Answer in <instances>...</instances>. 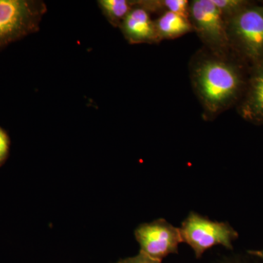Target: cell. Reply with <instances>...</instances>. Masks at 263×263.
<instances>
[{
	"label": "cell",
	"instance_id": "cell-1",
	"mask_svg": "<svg viewBox=\"0 0 263 263\" xmlns=\"http://www.w3.org/2000/svg\"><path fill=\"white\" fill-rule=\"evenodd\" d=\"M249 68L234 53L219 56L204 47L195 52L189 72L204 120L214 121L237 106L245 93Z\"/></svg>",
	"mask_w": 263,
	"mask_h": 263
},
{
	"label": "cell",
	"instance_id": "cell-2",
	"mask_svg": "<svg viewBox=\"0 0 263 263\" xmlns=\"http://www.w3.org/2000/svg\"><path fill=\"white\" fill-rule=\"evenodd\" d=\"M230 49L249 67L263 59V2L250 3L226 21Z\"/></svg>",
	"mask_w": 263,
	"mask_h": 263
},
{
	"label": "cell",
	"instance_id": "cell-3",
	"mask_svg": "<svg viewBox=\"0 0 263 263\" xmlns=\"http://www.w3.org/2000/svg\"><path fill=\"white\" fill-rule=\"evenodd\" d=\"M46 12L41 0H0V51L39 31Z\"/></svg>",
	"mask_w": 263,
	"mask_h": 263
},
{
	"label": "cell",
	"instance_id": "cell-4",
	"mask_svg": "<svg viewBox=\"0 0 263 263\" xmlns=\"http://www.w3.org/2000/svg\"><path fill=\"white\" fill-rule=\"evenodd\" d=\"M189 19L203 47L214 54H231L226 22L212 0L190 2Z\"/></svg>",
	"mask_w": 263,
	"mask_h": 263
},
{
	"label": "cell",
	"instance_id": "cell-5",
	"mask_svg": "<svg viewBox=\"0 0 263 263\" xmlns=\"http://www.w3.org/2000/svg\"><path fill=\"white\" fill-rule=\"evenodd\" d=\"M179 229L182 242L192 247L197 258L214 246L232 249V242L237 238L236 232L228 223L209 220L194 212L183 221Z\"/></svg>",
	"mask_w": 263,
	"mask_h": 263
},
{
	"label": "cell",
	"instance_id": "cell-6",
	"mask_svg": "<svg viewBox=\"0 0 263 263\" xmlns=\"http://www.w3.org/2000/svg\"><path fill=\"white\" fill-rule=\"evenodd\" d=\"M135 236L141 247L140 252L160 262L169 254L177 253L182 242L179 228L164 219L141 224L135 231Z\"/></svg>",
	"mask_w": 263,
	"mask_h": 263
},
{
	"label": "cell",
	"instance_id": "cell-7",
	"mask_svg": "<svg viewBox=\"0 0 263 263\" xmlns=\"http://www.w3.org/2000/svg\"><path fill=\"white\" fill-rule=\"evenodd\" d=\"M236 108L247 122L263 124V59L249 68L245 93Z\"/></svg>",
	"mask_w": 263,
	"mask_h": 263
},
{
	"label": "cell",
	"instance_id": "cell-8",
	"mask_svg": "<svg viewBox=\"0 0 263 263\" xmlns=\"http://www.w3.org/2000/svg\"><path fill=\"white\" fill-rule=\"evenodd\" d=\"M151 15L136 0V6L119 27L129 44H158L161 42L156 30L155 20H152Z\"/></svg>",
	"mask_w": 263,
	"mask_h": 263
},
{
	"label": "cell",
	"instance_id": "cell-9",
	"mask_svg": "<svg viewBox=\"0 0 263 263\" xmlns=\"http://www.w3.org/2000/svg\"><path fill=\"white\" fill-rule=\"evenodd\" d=\"M155 24L160 41L177 39L193 32V26L189 18L172 12L161 14L155 20Z\"/></svg>",
	"mask_w": 263,
	"mask_h": 263
},
{
	"label": "cell",
	"instance_id": "cell-10",
	"mask_svg": "<svg viewBox=\"0 0 263 263\" xmlns=\"http://www.w3.org/2000/svg\"><path fill=\"white\" fill-rule=\"evenodd\" d=\"M98 3L109 24L119 28L128 13L136 6V0H100Z\"/></svg>",
	"mask_w": 263,
	"mask_h": 263
},
{
	"label": "cell",
	"instance_id": "cell-11",
	"mask_svg": "<svg viewBox=\"0 0 263 263\" xmlns=\"http://www.w3.org/2000/svg\"><path fill=\"white\" fill-rule=\"evenodd\" d=\"M139 4L152 14L172 12L189 18L190 2L187 0H138Z\"/></svg>",
	"mask_w": 263,
	"mask_h": 263
},
{
	"label": "cell",
	"instance_id": "cell-12",
	"mask_svg": "<svg viewBox=\"0 0 263 263\" xmlns=\"http://www.w3.org/2000/svg\"><path fill=\"white\" fill-rule=\"evenodd\" d=\"M226 22L241 11L252 1L249 0H212Z\"/></svg>",
	"mask_w": 263,
	"mask_h": 263
},
{
	"label": "cell",
	"instance_id": "cell-13",
	"mask_svg": "<svg viewBox=\"0 0 263 263\" xmlns=\"http://www.w3.org/2000/svg\"><path fill=\"white\" fill-rule=\"evenodd\" d=\"M10 140L8 133L0 127V167L9 156Z\"/></svg>",
	"mask_w": 263,
	"mask_h": 263
},
{
	"label": "cell",
	"instance_id": "cell-14",
	"mask_svg": "<svg viewBox=\"0 0 263 263\" xmlns=\"http://www.w3.org/2000/svg\"><path fill=\"white\" fill-rule=\"evenodd\" d=\"M116 263H162V262L150 258L148 256L139 252V254L136 256V257L121 259L119 262Z\"/></svg>",
	"mask_w": 263,
	"mask_h": 263
},
{
	"label": "cell",
	"instance_id": "cell-15",
	"mask_svg": "<svg viewBox=\"0 0 263 263\" xmlns=\"http://www.w3.org/2000/svg\"><path fill=\"white\" fill-rule=\"evenodd\" d=\"M249 253L263 259V250L252 251V252H249Z\"/></svg>",
	"mask_w": 263,
	"mask_h": 263
}]
</instances>
